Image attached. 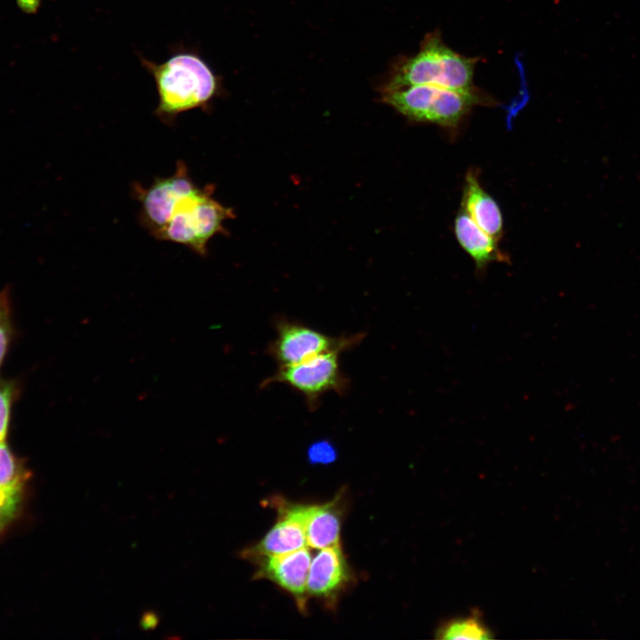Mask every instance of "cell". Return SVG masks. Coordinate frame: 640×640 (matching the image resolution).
<instances>
[{
    "label": "cell",
    "mask_w": 640,
    "mask_h": 640,
    "mask_svg": "<svg viewBox=\"0 0 640 640\" xmlns=\"http://www.w3.org/2000/svg\"><path fill=\"white\" fill-rule=\"evenodd\" d=\"M140 60L156 84L158 104L155 115L167 124L184 112L208 110L221 93L220 77L196 50L177 49L160 63L142 56Z\"/></svg>",
    "instance_id": "obj_1"
},
{
    "label": "cell",
    "mask_w": 640,
    "mask_h": 640,
    "mask_svg": "<svg viewBox=\"0 0 640 640\" xmlns=\"http://www.w3.org/2000/svg\"><path fill=\"white\" fill-rule=\"evenodd\" d=\"M478 60L450 48L436 29L425 36L416 54L401 58L393 65L381 91L427 84L477 92L474 74Z\"/></svg>",
    "instance_id": "obj_2"
},
{
    "label": "cell",
    "mask_w": 640,
    "mask_h": 640,
    "mask_svg": "<svg viewBox=\"0 0 640 640\" xmlns=\"http://www.w3.org/2000/svg\"><path fill=\"white\" fill-rule=\"evenodd\" d=\"M381 100L412 121L452 129L474 106L496 104L480 90L469 92L427 84L381 91Z\"/></svg>",
    "instance_id": "obj_3"
},
{
    "label": "cell",
    "mask_w": 640,
    "mask_h": 640,
    "mask_svg": "<svg viewBox=\"0 0 640 640\" xmlns=\"http://www.w3.org/2000/svg\"><path fill=\"white\" fill-rule=\"evenodd\" d=\"M212 193L213 187L207 185L180 198L169 221L155 237L184 245L205 256L209 241L218 234L226 233L224 222L235 218L233 210L214 199Z\"/></svg>",
    "instance_id": "obj_4"
},
{
    "label": "cell",
    "mask_w": 640,
    "mask_h": 640,
    "mask_svg": "<svg viewBox=\"0 0 640 640\" xmlns=\"http://www.w3.org/2000/svg\"><path fill=\"white\" fill-rule=\"evenodd\" d=\"M341 351L339 348L332 349L298 364L280 366L277 372L264 384L280 382L292 387L306 397L313 410L324 393L343 391L346 387L347 381L339 365Z\"/></svg>",
    "instance_id": "obj_5"
},
{
    "label": "cell",
    "mask_w": 640,
    "mask_h": 640,
    "mask_svg": "<svg viewBox=\"0 0 640 640\" xmlns=\"http://www.w3.org/2000/svg\"><path fill=\"white\" fill-rule=\"evenodd\" d=\"M198 186L188 173L186 164L179 161L173 174L158 178L147 188L134 186L140 203V220L156 236L167 224L178 201L195 191Z\"/></svg>",
    "instance_id": "obj_6"
},
{
    "label": "cell",
    "mask_w": 640,
    "mask_h": 640,
    "mask_svg": "<svg viewBox=\"0 0 640 640\" xmlns=\"http://www.w3.org/2000/svg\"><path fill=\"white\" fill-rule=\"evenodd\" d=\"M276 338L268 351L279 366L291 365L332 349H346L360 341L362 335L331 338L300 324L280 320Z\"/></svg>",
    "instance_id": "obj_7"
},
{
    "label": "cell",
    "mask_w": 640,
    "mask_h": 640,
    "mask_svg": "<svg viewBox=\"0 0 640 640\" xmlns=\"http://www.w3.org/2000/svg\"><path fill=\"white\" fill-rule=\"evenodd\" d=\"M278 507L277 522L257 545L242 552L244 558L256 561L307 545L306 526L312 506L279 504Z\"/></svg>",
    "instance_id": "obj_8"
},
{
    "label": "cell",
    "mask_w": 640,
    "mask_h": 640,
    "mask_svg": "<svg viewBox=\"0 0 640 640\" xmlns=\"http://www.w3.org/2000/svg\"><path fill=\"white\" fill-rule=\"evenodd\" d=\"M256 561L260 564L256 578H267L276 583L292 595L299 607L304 609L311 563L308 549L304 547L285 554L261 557Z\"/></svg>",
    "instance_id": "obj_9"
},
{
    "label": "cell",
    "mask_w": 640,
    "mask_h": 640,
    "mask_svg": "<svg viewBox=\"0 0 640 640\" xmlns=\"http://www.w3.org/2000/svg\"><path fill=\"white\" fill-rule=\"evenodd\" d=\"M349 570L340 546L322 548L310 563L307 594L333 599L349 580Z\"/></svg>",
    "instance_id": "obj_10"
},
{
    "label": "cell",
    "mask_w": 640,
    "mask_h": 640,
    "mask_svg": "<svg viewBox=\"0 0 640 640\" xmlns=\"http://www.w3.org/2000/svg\"><path fill=\"white\" fill-rule=\"evenodd\" d=\"M461 209L496 241L503 235V218L497 202L483 188L478 172L470 169L465 177Z\"/></svg>",
    "instance_id": "obj_11"
},
{
    "label": "cell",
    "mask_w": 640,
    "mask_h": 640,
    "mask_svg": "<svg viewBox=\"0 0 640 640\" xmlns=\"http://www.w3.org/2000/svg\"><path fill=\"white\" fill-rule=\"evenodd\" d=\"M454 232L460 246L474 260L477 271L484 270L492 262L509 261L499 249L498 241L478 227L462 209L456 216Z\"/></svg>",
    "instance_id": "obj_12"
},
{
    "label": "cell",
    "mask_w": 640,
    "mask_h": 640,
    "mask_svg": "<svg viewBox=\"0 0 640 640\" xmlns=\"http://www.w3.org/2000/svg\"><path fill=\"white\" fill-rule=\"evenodd\" d=\"M340 497L320 506H312L306 526L307 546L322 549L340 546L341 511Z\"/></svg>",
    "instance_id": "obj_13"
},
{
    "label": "cell",
    "mask_w": 640,
    "mask_h": 640,
    "mask_svg": "<svg viewBox=\"0 0 640 640\" xmlns=\"http://www.w3.org/2000/svg\"><path fill=\"white\" fill-rule=\"evenodd\" d=\"M438 639H474L492 638V632L484 622L477 612L463 617H458L442 623L436 631Z\"/></svg>",
    "instance_id": "obj_14"
},
{
    "label": "cell",
    "mask_w": 640,
    "mask_h": 640,
    "mask_svg": "<svg viewBox=\"0 0 640 640\" xmlns=\"http://www.w3.org/2000/svg\"><path fill=\"white\" fill-rule=\"evenodd\" d=\"M28 472L9 445L0 444V489L23 491Z\"/></svg>",
    "instance_id": "obj_15"
},
{
    "label": "cell",
    "mask_w": 640,
    "mask_h": 640,
    "mask_svg": "<svg viewBox=\"0 0 640 640\" xmlns=\"http://www.w3.org/2000/svg\"><path fill=\"white\" fill-rule=\"evenodd\" d=\"M13 335L11 287L5 285L0 291V369L8 353Z\"/></svg>",
    "instance_id": "obj_16"
},
{
    "label": "cell",
    "mask_w": 640,
    "mask_h": 640,
    "mask_svg": "<svg viewBox=\"0 0 640 640\" xmlns=\"http://www.w3.org/2000/svg\"><path fill=\"white\" fill-rule=\"evenodd\" d=\"M19 392L20 385L15 380L0 378V444L6 440L12 407Z\"/></svg>",
    "instance_id": "obj_17"
},
{
    "label": "cell",
    "mask_w": 640,
    "mask_h": 640,
    "mask_svg": "<svg viewBox=\"0 0 640 640\" xmlns=\"http://www.w3.org/2000/svg\"><path fill=\"white\" fill-rule=\"evenodd\" d=\"M22 491L0 489V536L16 517L21 503Z\"/></svg>",
    "instance_id": "obj_18"
},
{
    "label": "cell",
    "mask_w": 640,
    "mask_h": 640,
    "mask_svg": "<svg viewBox=\"0 0 640 640\" xmlns=\"http://www.w3.org/2000/svg\"><path fill=\"white\" fill-rule=\"evenodd\" d=\"M336 458V449L329 441H317L308 447V460L311 464L327 465L334 462Z\"/></svg>",
    "instance_id": "obj_19"
},
{
    "label": "cell",
    "mask_w": 640,
    "mask_h": 640,
    "mask_svg": "<svg viewBox=\"0 0 640 640\" xmlns=\"http://www.w3.org/2000/svg\"><path fill=\"white\" fill-rule=\"evenodd\" d=\"M160 618L155 611H146L142 613L140 620V627L143 630H153L159 624Z\"/></svg>",
    "instance_id": "obj_20"
}]
</instances>
